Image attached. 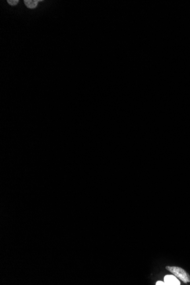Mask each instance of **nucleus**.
I'll list each match as a JSON object with an SVG mask.
<instances>
[{
	"label": "nucleus",
	"mask_w": 190,
	"mask_h": 285,
	"mask_svg": "<svg viewBox=\"0 0 190 285\" xmlns=\"http://www.w3.org/2000/svg\"><path fill=\"white\" fill-rule=\"evenodd\" d=\"M164 282L167 285H180V282L178 278L173 275H166L164 277Z\"/></svg>",
	"instance_id": "f03ea898"
},
{
	"label": "nucleus",
	"mask_w": 190,
	"mask_h": 285,
	"mask_svg": "<svg viewBox=\"0 0 190 285\" xmlns=\"http://www.w3.org/2000/svg\"><path fill=\"white\" fill-rule=\"evenodd\" d=\"M8 4L10 5L11 6H14L19 3V0H8L7 1Z\"/></svg>",
	"instance_id": "20e7f679"
},
{
	"label": "nucleus",
	"mask_w": 190,
	"mask_h": 285,
	"mask_svg": "<svg viewBox=\"0 0 190 285\" xmlns=\"http://www.w3.org/2000/svg\"><path fill=\"white\" fill-rule=\"evenodd\" d=\"M166 269L171 272L172 274H174L179 279L184 283L190 282V276L188 274L186 270H184L182 268L177 267H166Z\"/></svg>",
	"instance_id": "f257e3e1"
},
{
	"label": "nucleus",
	"mask_w": 190,
	"mask_h": 285,
	"mask_svg": "<svg viewBox=\"0 0 190 285\" xmlns=\"http://www.w3.org/2000/svg\"><path fill=\"white\" fill-rule=\"evenodd\" d=\"M156 285H167L165 282L157 281L156 282Z\"/></svg>",
	"instance_id": "39448f33"
},
{
	"label": "nucleus",
	"mask_w": 190,
	"mask_h": 285,
	"mask_svg": "<svg viewBox=\"0 0 190 285\" xmlns=\"http://www.w3.org/2000/svg\"><path fill=\"white\" fill-rule=\"evenodd\" d=\"M40 1L39 0H25L24 3L26 6L30 9H34L37 6L38 2Z\"/></svg>",
	"instance_id": "7ed1b4c3"
}]
</instances>
